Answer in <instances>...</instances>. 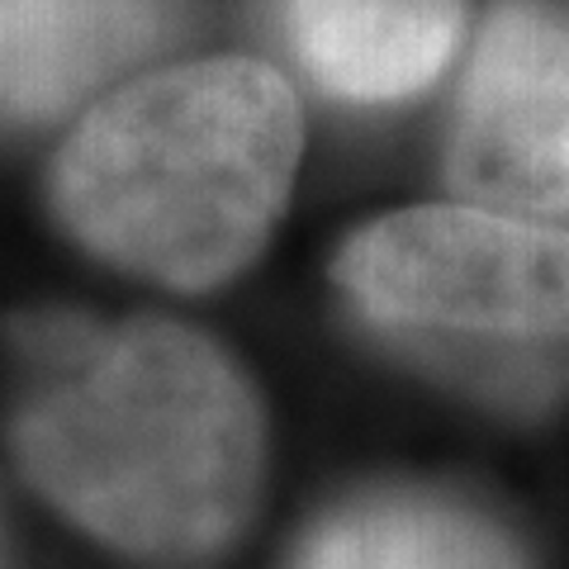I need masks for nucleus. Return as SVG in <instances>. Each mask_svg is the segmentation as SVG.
<instances>
[{
    "label": "nucleus",
    "instance_id": "nucleus-1",
    "mask_svg": "<svg viewBox=\"0 0 569 569\" xmlns=\"http://www.w3.org/2000/svg\"><path fill=\"white\" fill-rule=\"evenodd\" d=\"M20 451L52 503L142 560H200L247 522L261 413L242 376L176 323L52 328Z\"/></svg>",
    "mask_w": 569,
    "mask_h": 569
},
{
    "label": "nucleus",
    "instance_id": "nucleus-2",
    "mask_svg": "<svg viewBox=\"0 0 569 569\" xmlns=\"http://www.w3.org/2000/svg\"><path fill=\"white\" fill-rule=\"evenodd\" d=\"M295 162L299 110L271 67L186 62L81 123L58 162V209L104 261L204 290L252 261Z\"/></svg>",
    "mask_w": 569,
    "mask_h": 569
},
{
    "label": "nucleus",
    "instance_id": "nucleus-3",
    "mask_svg": "<svg viewBox=\"0 0 569 569\" xmlns=\"http://www.w3.org/2000/svg\"><path fill=\"white\" fill-rule=\"evenodd\" d=\"M337 284L408 361L498 408L569 395V228L408 209L347 242Z\"/></svg>",
    "mask_w": 569,
    "mask_h": 569
},
{
    "label": "nucleus",
    "instance_id": "nucleus-4",
    "mask_svg": "<svg viewBox=\"0 0 569 569\" xmlns=\"http://www.w3.org/2000/svg\"><path fill=\"white\" fill-rule=\"evenodd\" d=\"M451 186L518 219L569 213V24L537 0L489 14L456 104Z\"/></svg>",
    "mask_w": 569,
    "mask_h": 569
},
{
    "label": "nucleus",
    "instance_id": "nucleus-5",
    "mask_svg": "<svg viewBox=\"0 0 569 569\" xmlns=\"http://www.w3.org/2000/svg\"><path fill=\"white\" fill-rule=\"evenodd\" d=\"M280 14L309 77L361 104L432 86L466 29L460 0H280Z\"/></svg>",
    "mask_w": 569,
    "mask_h": 569
},
{
    "label": "nucleus",
    "instance_id": "nucleus-6",
    "mask_svg": "<svg viewBox=\"0 0 569 569\" xmlns=\"http://www.w3.org/2000/svg\"><path fill=\"white\" fill-rule=\"evenodd\" d=\"M157 0H0V119H48L152 43Z\"/></svg>",
    "mask_w": 569,
    "mask_h": 569
},
{
    "label": "nucleus",
    "instance_id": "nucleus-7",
    "mask_svg": "<svg viewBox=\"0 0 569 569\" xmlns=\"http://www.w3.org/2000/svg\"><path fill=\"white\" fill-rule=\"evenodd\" d=\"M299 569H522L512 541L479 512L427 493H380L318 531Z\"/></svg>",
    "mask_w": 569,
    "mask_h": 569
}]
</instances>
